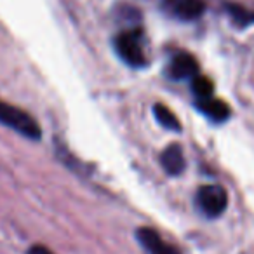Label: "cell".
Returning a JSON list of instances; mask_svg holds the SVG:
<instances>
[{
  "label": "cell",
  "mask_w": 254,
  "mask_h": 254,
  "mask_svg": "<svg viewBox=\"0 0 254 254\" xmlns=\"http://www.w3.org/2000/svg\"><path fill=\"white\" fill-rule=\"evenodd\" d=\"M228 12H230V16H232L233 21L240 26H246L254 21V12L247 11V9L240 7V5H233V4L228 5Z\"/></svg>",
  "instance_id": "8fae6325"
},
{
  "label": "cell",
  "mask_w": 254,
  "mask_h": 254,
  "mask_svg": "<svg viewBox=\"0 0 254 254\" xmlns=\"http://www.w3.org/2000/svg\"><path fill=\"white\" fill-rule=\"evenodd\" d=\"M197 108L200 110L204 115H207L214 122H223L230 117V106L225 101L216 98H207V99H198Z\"/></svg>",
  "instance_id": "52a82bcc"
},
{
  "label": "cell",
  "mask_w": 254,
  "mask_h": 254,
  "mask_svg": "<svg viewBox=\"0 0 254 254\" xmlns=\"http://www.w3.org/2000/svg\"><path fill=\"white\" fill-rule=\"evenodd\" d=\"M160 162H162V167L166 169L167 174H176L183 173L185 169V157H183V150H181L180 145H171L164 150V153L160 155Z\"/></svg>",
  "instance_id": "ba28073f"
},
{
  "label": "cell",
  "mask_w": 254,
  "mask_h": 254,
  "mask_svg": "<svg viewBox=\"0 0 254 254\" xmlns=\"http://www.w3.org/2000/svg\"><path fill=\"white\" fill-rule=\"evenodd\" d=\"M136 237H138L139 244H141L150 254H181L178 247L167 244L166 240L152 228H139L138 232H136Z\"/></svg>",
  "instance_id": "277c9868"
},
{
  "label": "cell",
  "mask_w": 254,
  "mask_h": 254,
  "mask_svg": "<svg viewBox=\"0 0 254 254\" xmlns=\"http://www.w3.org/2000/svg\"><path fill=\"white\" fill-rule=\"evenodd\" d=\"M191 89H193L195 96H197L198 99H207V98H212L214 84L211 82V78L204 77V75H197V77L191 78Z\"/></svg>",
  "instance_id": "30bf717a"
},
{
  "label": "cell",
  "mask_w": 254,
  "mask_h": 254,
  "mask_svg": "<svg viewBox=\"0 0 254 254\" xmlns=\"http://www.w3.org/2000/svg\"><path fill=\"white\" fill-rule=\"evenodd\" d=\"M197 205L205 216L216 218L228 205V195L223 187L218 185H204L197 191Z\"/></svg>",
  "instance_id": "7a4b0ae2"
},
{
  "label": "cell",
  "mask_w": 254,
  "mask_h": 254,
  "mask_svg": "<svg viewBox=\"0 0 254 254\" xmlns=\"http://www.w3.org/2000/svg\"><path fill=\"white\" fill-rule=\"evenodd\" d=\"M0 124L11 127L12 131L19 132L28 139H40V136H42L39 124L30 113L4 101H0Z\"/></svg>",
  "instance_id": "6da1fadb"
},
{
  "label": "cell",
  "mask_w": 254,
  "mask_h": 254,
  "mask_svg": "<svg viewBox=\"0 0 254 254\" xmlns=\"http://www.w3.org/2000/svg\"><path fill=\"white\" fill-rule=\"evenodd\" d=\"M28 254H54V253L44 246H33V247H30Z\"/></svg>",
  "instance_id": "7c38bea8"
},
{
  "label": "cell",
  "mask_w": 254,
  "mask_h": 254,
  "mask_svg": "<svg viewBox=\"0 0 254 254\" xmlns=\"http://www.w3.org/2000/svg\"><path fill=\"white\" fill-rule=\"evenodd\" d=\"M164 5L171 14L183 21L197 19L205 9L202 0H164Z\"/></svg>",
  "instance_id": "5b68a950"
},
{
  "label": "cell",
  "mask_w": 254,
  "mask_h": 254,
  "mask_svg": "<svg viewBox=\"0 0 254 254\" xmlns=\"http://www.w3.org/2000/svg\"><path fill=\"white\" fill-rule=\"evenodd\" d=\"M141 33L139 32H124L115 39V49L119 56L131 66H143L145 64V53L139 44Z\"/></svg>",
  "instance_id": "3957f363"
},
{
  "label": "cell",
  "mask_w": 254,
  "mask_h": 254,
  "mask_svg": "<svg viewBox=\"0 0 254 254\" xmlns=\"http://www.w3.org/2000/svg\"><path fill=\"white\" fill-rule=\"evenodd\" d=\"M153 113H155V119L159 120V124H162L166 129H171V131H181L180 119H178V117L174 115L173 110H169L166 105H162V103L153 105Z\"/></svg>",
  "instance_id": "9c48e42d"
},
{
  "label": "cell",
  "mask_w": 254,
  "mask_h": 254,
  "mask_svg": "<svg viewBox=\"0 0 254 254\" xmlns=\"http://www.w3.org/2000/svg\"><path fill=\"white\" fill-rule=\"evenodd\" d=\"M169 73L176 80H185V78H193L198 75V63L191 54L180 53L173 61H171Z\"/></svg>",
  "instance_id": "8992f818"
}]
</instances>
